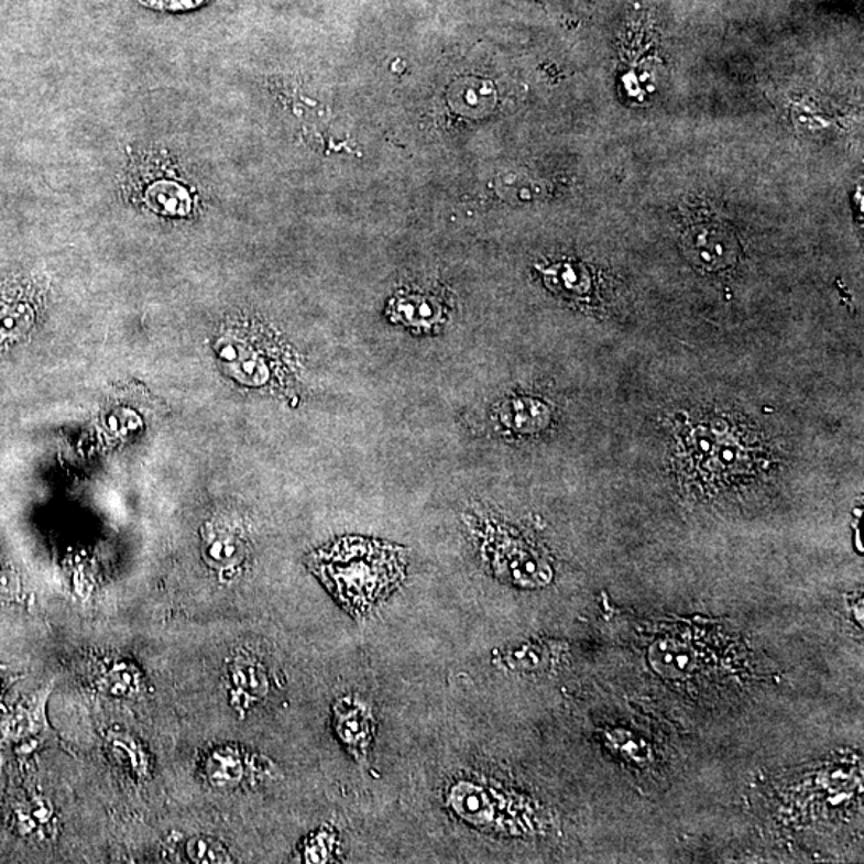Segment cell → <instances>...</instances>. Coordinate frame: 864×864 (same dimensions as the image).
I'll use <instances>...</instances> for the list:
<instances>
[{"label": "cell", "instance_id": "1", "mask_svg": "<svg viewBox=\"0 0 864 864\" xmlns=\"http://www.w3.org/2000/svg\"><path fill=\"white\" fill-rule=\"evenodd\" d=\"M309 567L354 619L398 587L405 577V551L391 543L344 536L309 557Z\"/></svg>", "mask_w": 864, "mask_h": 864}, {"label": "cell", "instance_id": "2", "mask_svg": "<svg viewBox=\"0 0 864 864\" xmlns=\"http://www.w3.org/2000/svg\"><path fill=\"white\" fill-rule=\"evenodd\" d=\"M693 436L695 447L691 455L697 467L703 469V474L732 478L753 469V449H744V442L739 436H730L714 428H698Z\"/></svg>", "mask_w": 864, "mask_h": 864}, {"label": "cell", "instance_id": "3", "mask_svg": "<svg viewBox=\"0 0 864 864\" xmlns=\"http://www.w3.org/2000/svg\"><path fill=\"white\" fill-rule=\"evenodd\" d=\"M485 548L495 570L506 573L514 583L543 587L551 580L553 571L548 564L531 546L514 536L500 534Z\"/></svg>", "mask_w": 864, "mask_h": 864}, {"label": "cell", "instance_id": "4", "mask_svg": "<svg viewBox=\"0 0 864 864\" xmlns=\"http://www.w3.org/2000/svg\"><path fill=\"white\" fill-rule=\"evenodd\" d=\"M683 249L691 263L707 271H722L733 266L740 256V245L733 232L718 223L691 226L683 236Z\"/></svg>", "mask_w": 864, "mask_h": 864}, {"label": "cell", "instance_id": "5", "mask_svg": "<svg viewBox=\"0 0 864 864\" xmlns=\"http://www.w3.org/2000/svg\"><path fill=\"white\" fill-rule=\"evenodd\" d=\"M551 408L534 397L507 398L496 411L500 425L517 434L543 431L551 423Z\"/></svg>", "mask_w": 864, "mask_h": 864}, {"label": "cell", "instance_id": "6", "mask_svg": "<svg viewBox=\"0 0 864 864\" xmlns=\"http://www.w3.org/2000/svg\"><path fill=\"white\" fill-rule=\"evenodd\" d=\"M391 317L415 330H431L444 320V306L433 296L405 295L391 303Z\"/></svg>", "mask_w": 864, "mask_h": 864}, {"label": "cell", "instance_id": "7", "mask_svg": "<svg viewBox=\"0 0 864 864\" xmlns=\"http://www.w3.org/2000/svg\"><path fill=\"white\" fill-rule=\"evenodd\" d=\"M28 707H18L12 715H9L3 724V740L7 743L20 744L23 747H31L41 743L42 733L47 730L45 721V700H37L35 703H26Z\"/></svg>", "mask_w": 864, "mask_h": 864}, {"label": "cell", "instance_id": "8", "mask_svg": "<svg viewBox=\"0 0 864 864\" xmlns=\"http://www.w3.org/2000/svg\"><path fill=\"white\" fill-rule=\"evenodd\" d=\"M335 715H337L338 735L343 740V743L351 747L354 754H365L367 746L372 740V719L363 711L362 708L354 707V704L343 703L341 701L335 708Z\"/></svg>", "mask_w": 864, "mask_h": 864}, {"label": "cell", "instance_id": "9", "mask_svg": "<svg viewBox=\"0 0 864 864\" xmlns=\"http://www.w3.org/2000/svg\"><path fill=\"white\" fill-rule=\"evenodd\" d=\"M204 553L215 569L229 570L238 567L245 557V546L238 535L220 528H210L204 536Z\"/></svg>", "mask_w": 864, "mask_h": 864}, {"label": "cell", "instance_id": "10", "mask_svg": "<svg viewBox=\"0 0 864 864\" xmlns=\"http://www.w3.org/2000/svg\"><path fill=\"white\" fill-rule=\"evenodd\" d=\"M98 687L106 693L129 697L139 693L141 689V676L135 665L125 661H116L101 668L97 679Z\"/></svg>", "mask_w": 864, "mask_h": 864}, {"label": "cell", "instance_id": "11", "mask_svg": "<svg viewBox=\"0 0 864 864\" xmlns=\"http://www.w3.org/2000/svg\"><path fill=\"white\" fill-rule=\"evenodd\" d=\"M207 777L210 783L217 786H234L241 783L245 775V765L236 751L226 750L215 751L210 754L206 764Z\"/></svg>", "mask_w": 864, "mask_h": 864}, {"label": "cell", "instance_id": "12", "mask_svg": "<svg viewBox=\"0 0 864 864\" xmlns=\"http://www.w3.org/2000/svg\"><path fill=\"white\" fill-rule=\"evenodd\" d=\"M109 746L116 759L129 767L136 777H147L150 775V757L144 753L143 747L132 736L123 732H111L109 735Z\"/></svg>", "mask_w": 864, "mask_h": 864}, {"label": "cell", "instance_id": "13", "mask_svg": "<svg viewBox=\"0 0 864 864\" xmlns=\"http://www.w3.org/2000/svg\"><path fill=\"white\" fill-rule=\"evenodd\" d=\"M186 853L194 863H228V852L220 842L208 838L190 839L186 845Z\"/></svg>", "mask_w": 864, "mask_h": 864}, {"label": "cell", "instance_id": "14", "mask_svg": "<svg viewBox=\"0 0 864 864\" xmlns=\"http://www.w3.org/2000/svg\"><path fill=\"white\" fill-rule=\"evenodd\" d=\"M232 677H234L236 687L242 690V693L250 695V697H260L266 690L264 676L261 675L260 669L253 666L252 663H242L239 659L234 665V669H232Z\"/></svg>", "mask_w": 864, "mask_h": 864}, {"label": "cell", "instance_id": "15", "mask_svg": "<svg viewBox=\"0 0 864 864\" xmlns=\"http://www.w3.org/2000/svg\"><path fill=\"white\" fill-rule=\"evenodd\" d=\"M562 284L566 291H573L575 294H583L588 291V281L578 267H562Z\"/></svg>", "mask_w": 864, "mask_h": 864}, {"label": "cell", "instance_id": "16", "mask_svg": "<svg viewBox=\"0 0 864 864\" xmlns=\"http://www.w3.org/2000/svg\"><path fill=\"white\" fill-rule=\"evenodd\" d=\"M6 683H7V671L6 669L2 668V666H0V690H2V687L6 686Z\"/></svg>", "mask_w": 864, "mask_h": 864}]
</instances>
